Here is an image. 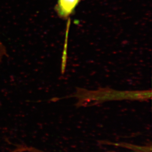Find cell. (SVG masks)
I'll use <instances>...</instances> for the list:
<instances>
[{
	"instance_id": "3957f363",
	"label": "cell",
	"mask_w": 152,
	"mask_h": 152,
	"mask_svg": "<svg viewBox=\"0 0 152 152\" xmlns=\"http://www.w3.org/2000/svg\"><path fill=\"white\" fill-rule=\"evenodd\" d=\"M19 152V151H18V150H17V151H15V152Z\"/></svg>"
},
{
	"instance_id": "6da1fadb",
	"label": "cell",
	"mask_w": 152,
	"mask_h": 152,
	"mask_svg": "<svg viewBox=\"0 0 152 152\" xmlns=\"http://www.w3.org/2000/svg\"><path fill=\"white\" fill-rule=\"evenodd\" d=\"M81 0H58L55 10L62 18H67L73 14Z\"/></svg>"
},
{
	"instance_id": "7a4b0ae2",
	"label": "cell",
	"mask_w": 152,
	"mask_h": 152,
	"mask_svg": "<svg viewBox=\"0 0 152 152\" xmlns=\"http://www.w3.org/2000/svg\"><path fill=\"white\" fill-rule=\"evenodd\" d=\"M34 152H45L42 151H40V150H34Z\"/></svg>"
}]
</instances>
